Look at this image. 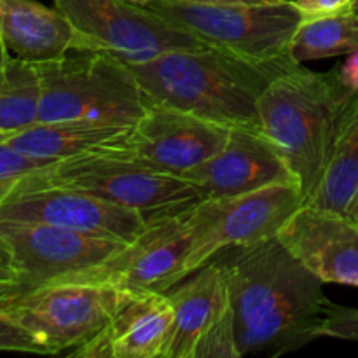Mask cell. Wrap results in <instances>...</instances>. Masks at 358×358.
<instances>
[{
    "label": "cell",
    "mask_w": 358,
    "mask_h": 358,
    "mask_svg": "<svg viewBox=\"0 0 358 358\" xmlns=\"http://www.w3.org/2000/svg\"><path fill=\"white\" fill-rule=\"evenodd\" d=\"M21 292V285L17 282L0 283V352H23L45 355L44 348L31 338L28 332L17 327L3 313V308L16 294Z\"/></svg>",
    "instance_id": "603a6c76"
},
{
    "label": "cell",
    "mask_w": 358,
    "mask_h": 358,
    "mask_svg": "<svg viewBox=\"0 0 358 358\" xmlns=\"http://www.w3.org/2000/svg\"><path fill=\"white\" fill-rule=\"evenodd\" d=\"M357 98L339 66L313 72L303 65L276 77L259 98L261 131L296 175L304 201L324 178Z\"/></svg>",
    "instance_id": "3957f363"
},
{
    "label": "cell",
    "mask_w": 358,
    "mask_h": 358,
    "mask_svg": "<svg viewBox=\"0 0 358 358\" xmlns=\"http://www.w3.org/2000/svg\"><path fill=\"white\" fill-rule=\"evenodd\" d=\"M320 338L358 341V308L341 306L327 299L324 308Z\"/></svg>",
    "instance_id": "d4e9b609"
},
{
    "label": "cell",
    "mask_w": 358,
    "mask_h": 358,
    "mask_svg": "<svg viewBox=\"0 0 358 358\" xmlns=\"http://www.w3.org/2000/svg\"><path fill=\"white\" fill-rule=\"evenodd\" d=\"M353 9L358 10V0H355V3H353Z\"/></svg>",
    "instance_id": "e575fe53"
},
{
    "label": "cell",
    "mask_w": 358,
    "mask_h": 358,
    "mask_svg": "<svg viewBox=\"0 0 358 358\" xmlns=\"http://www.w3.org/2000/svg\"><path fill=\"white\" fill-rule=\"evenodd\" d=\"M128 2L138 3V6H149V2H150V0H128Z\"/></svg>",
    "instance_id": "d6a6232c"
},
{
    "label": "cell",
    "mask_w": 358,
    "mask_h": 358,
    "mask_svg": "<svg viewBox=\"0 0 358 358\" xmlns=\"http://www.w3.org/2000/svg\"><path fill=\"white\" fill-rule=\"evenodd\" d=\"M86 37L87 51H101L126 63L152 59L173 49L210 48L147 6L128 0H52Z\"/></svg>",
    "instance_id": "9c48e42d"
},
{
    "label": "cell",
    "mask_w": 358,
    "mask_h": 358,
    "mask_svg": "<svg viewBox=\"0 0 358 358\" xmlns=\"http://www.w3.org/2000/svg\"><path fill=\"white\" fill-rule=\"evenodd\" d=\"M147 7L191 31L210 48L261 63L290 58V44L303 23V14L294 0L268 3L150 0Z\"/></svg>",
    "instance_id": "5b68a950"
},
{
    "label": "cell",
    "mask_w": 358,
    "mask_h": 358,
    "mask_svg": "<svg viewBox=\"0 0 358 358\" xmlns=\"http://www.w3.org/2000/svg\"><path fill=\"white\" fill-rule=\"evenodd\" d=\"M299 65L292 56L261 63L215 48L173 49L147 62L128 63L152 103L231 128L254 129H261L257 105L266 87Z\"/></svg>",
    "instance_id": "7a4b0ae2"
},
{
    "label": "cell",
    "mask_w": 358,
    "mask_h": 358,
    "mask_svg": "<svg viewBox=\"0 0 358 358\" xmlns=\"http://www.w3.org/2000/svg\"><path fill=\"white\" fill-rule=\"evenodd\" d=\"M276 240L324 283L358 287V226L343 213L301 205Z\"/></svg>",
    "instance_id": "9a60e30c"
},
{
    "label": "cell",
    "mask_w": 358,
    "mask_h": 358,
    "mask_svg": "<svg viewBox=\"0 0 358 358\" xmlns=\"http://www.w3.org/2000/svg\"><path fill=\"white\" fill-rule=\"evenodd\" d=\"M173 325L163 358H194L199 343L234 313L226 266L213 257L166 290Z\"/></svg>",
    "instance_id": "e0dca14e"
},
{
    "label": "cell",
    "mask_w": 358,
    "mask_h": 358,
    "mask_svg": "<svg viewBox=\"0 0 358 358\" xmlns=\"http://www.w3.org/2000/svg\"><path fill=\"white\" fill-rule=\"evenodd\" d=\"M178 2H191V3H268V2H278V0H178Z\"/></svg>",
    "instance_id": "f1b7e54d"
},
{
    "label": "cell",
    "mask_w": 358,
    "mask_h": 358,
    "mask_svg": "<svg viewBox=\"0 0 358 358\" xmlns=\"http://www.w3.org/2000/svg\"><path fill=\"white\" fill-rule=\"evenodd\" d=\"M339 77L346 87L358 91V49L346 55L345 63L339 66Z\"/></svg>",
    "instance_id": "4316f807"
},
{
    "label": "cell",
    "mask_w": 358,
    "mask_h": 358,
    "mask_svg": "<svg viewBox=\"0 0 358 358\" xmlns=\"http://www.w3.org/2000/svg\"><path fill=\"white\" fill-rule=\"evenodd\" d=\"M294 3L303 14V20H315L353 9L355 0H294Z\"/></svg>",
    "instance_id": "484cf974"
},
{
    "label": "cell",
    "mask_w": 358,
    "mask_h": 358,
    "mask_svg": "<svg viewBox=\"0 0 358 358\" xmlns=\"http://www.w3.org/2000/svg\"><path fill=\"white\" fill-rule=\"evenodd\" d=\"M0 37L13 58L41 63L63 58L87 41L58 9L37 0H0Z\"/></svg>",
    "instance_id": "ac0fdd59"
},
{
    "label": "cell",
    "mask_w": 358,
    "mask_h": 358,
    "mask_svg": "<svg viewBox=\"0 0 358 358\" xmlns=\"http://www.w3.org/2000/svg\"><path fill=\"white\" fill-rule=\"evenodd\" d=\"M191 210L150 220L143 233L107 261L62 280L103 283L126 292H166L189 276L194 238Z\"/></svg>",
    "instance_id": "30bf717a"
},
{
    "label": "cell",
    "mask_w": 358,
    "mask_h": 358,
    "mask_svg": "<svg viewBox=\"0 0 358 358\" xmlns=\"http://www.w3.org/2000/svg\"><path fill=\"white\" fill-rule=\"evenodd\" d=\"M38 98L37 65L10 58L0 72V131L14 135L38 122Z\"/></svg>",
    "instance_id": "7402d4cb"
},
{
    "label": "cell",
    "mask_w": 358,
    "mask_h": 358,
    "mask_svg": "<svg viewBox=\"0 0 358 358\" xmlns=\"http://www.w3.org/2000/svg\"><path fill=\"white\" fill-rule=\"evenodd\" d=\"M303 203L297 184H273L247 194L199 201L191 210L194 238L189 275L227 248L250 247L276 238Z\"/></svg>",
    "instance_id": "ba28073f"
},
{
    "label": "cell",
    "mask_w": 358,
    "mask_h": 358,
    "mask_svg": "<svg viewBox=\"0 0 358 358\" xmlns=\"http://www.w3.org/2000/svg\"><path fill=\"white\" fill-rule=\"evenodd\" d=\"M0 240L9 250L21 290L101 264L126 245L114 238L16 219H0Z\"/></svg>",
    "instance_id": "8fae6325"
},
{
    "label": "cell",
    "mask_w": 358,
    "mask_h": 358,
    "mask_svg": "<svg viewBox=\"0 0 358 358\" xmlns=\"http://www.w3.org/2000/svg\"><path fill=\"white\" fill-rule=\"evenodd\" d=\"M131 292L94 282L56 280L21 290L3 313L44 348L45 355L73 352L103 331Z\"/></svg>",
    "instance_id": "8992f818"
},
{
    "label": "cell",
    "mask_w": 358,
    "mask_h": 358,
    "mask_svg": "<svg viewBox=\"0 0 358 358\" xmlns=\"http://www.w3.org/2000/svg\"><path fill=\"white\" fill-rule=\"evenodd\" d=\"M34 177L45 184L76 189L135 210L149 222L185 212L205 199L187 178L150 170L114 154L62 159Z\"/></svg>",
    "instance_id": "52a82bcc"
},
{
    "label": "cell",
    "mask_w": 358,
    "mask_h": 358,
    "mask_svg": "<svg viewBox=\"0 0 358 358\" xmlns=\"http://www.w3.org/2000/svg\"><path fill=\"white\" fill-rule=\"evenodd\" d=\"M358 49V10L303 20L290 44L297 63L350 55Z\"/></svg>",
    "instance_id": "44dd1931"
},
{
    "label": "cell",
    "mask_w": 358,
    "mask_h": 358,
    "mask_svg": "<svg viewBox=\"0 0 358 358\" xmlns=\"http://www.w3.org/2000/svg\"><path fill=\"white\" fill-rule=\"evenodd\" d=\"M241 358L278 357L320 338L324 282L276 238L220 252Z\"/></svg>",
    "instance_id": "6da1fadb"
},
{
    "label": "cell",
    "mask_w": 358,
    "mask_h": 358,
    "mask_svg": "<svg viewBox=\"0 0 358 358\" xmlns=\"http://www.w3.org/2000/svg\"><path fill=\"white\" fill-rule=\"evenodd\" d=\"M55 163L58 161L30 156V154L9 145L7 140L0 143V180H21L28 175L48 170Z\"/></svg>",
    "instance_id": "cb8c5ba5"
},
{
    "label": "cell",
    "mask_w": 358,
    "mask_h": 358,
    "mask_svg": "<svg viewBox=\"0 0 358 358\" xmlns=\"http://www.w3.org/2000/svg\"><path fill=\"white\" fill-rule=\"evenodd\" d=\"M7 282H17V275L16 269H14L9 250H7V247L3 245V241L0 240V283Z\"/></svg>",
    "instance_id": "83f0119b"
},
{
    "label": "cell",
    "mask_w": 358,
    "mask_h": 358,
    "mask_svg": "<svg viewBox=\"0 0 358 358\" xmlns=\"http://www.w3.org/2000/svg\"><path fill=\"white\" fill-rule=\"evenodd\" d=\"M229 133L231 126L149 101L145 114L133 124L126 147L114 156L184 177L215 156L226 145Z\"/></svg>",
    "instance_id": "4fadbf2b"
},
{
    "label": "cell",
    "mask_w": 358,
    "mask_h": 358,
    "mask_svg": "<svg viewBox=\"0 0 358 358\" xmlns=\"http://www.w3.org/2000/svg\"><path fill=\"white\" fill-rule=\"evenodd\" d=\"M345 215L358 226V189H357L355 194H353V198H352V201H350L348 208H346Z\"/></svg>",
    "instance_id": "f546056e"
},
{
    "label": "cell",
    "mask_w": 358,
    "mask_h": 358,
    "mask_svg": "<svg viewBox=\"0 0 358 358\" xmlns=\"http://www.w3.org/2000/svg\"><path fill=\"white\" fill-rule=\"evenodd\" d=\"M0 219L35 220L124 243L135 240L149 226V220L140 212L87 192L45 184L34 175L17 182L0 205Z\"/></svg>",
    "instance_id": "7c38bea8"
},
{
    "label": "cell",
    "mask_w": 358,
    "mask_h": 358,
    "mask_svg": "<svg viewBox=\"0 0 358 358\" xmlns=\"http://www.w3.org/2000/svg\"><path fill=\"white\" fill-rule=\"evenodd\" d=\"M173 325L166 292H131L103 331L69 357L163 358Z\"/></svg>",
    "instance_id": "2e32d148"
},
{
    "label": "cell",
    "mask_w": 358,
    "mask_h": 358,
    "mask_svg": "<svg viewBox=\"0 0 358 358\" xmlns=\"http://www.w3.org/2000/svg\"><path fill=\"white\" fill-rule=\"evenodd\" d=\"M205 199L247 194L273 184H297L280 150L261 129L234 126L226 145L184 175Z\"/></svg>",
    "instance_id": "5bb4252c"
},
{
    "label": "cell",
    "mask_w": 358,
    "mask_h": 358,
    "mask_svg": "<svg viewBox=\"0 0 358 358\" xmlns=\"http://www.w3.org/2000/svg\"><path fill=\"white\" fill-rule=\"evenodd\" d=\"M38 122L91 121L135 124L149 100L128 63L108 52L73 49L41 63Z\"/></svg>",
    "instance_id": "277c9868"
},
{
    "label": "cell",
    "mask_w": 358,
    "mask_h": 358,
    "mask_svg": "<svg viewBox=\"0 0 358 358\" xmlns=\"http://www.w3.org/2000/svg\"><path fill=\"white\" fill-rule=\"evenodd\" d=\"M10 58H13V56L9 55V51H7L6 44H3V41H2V37H0V72H3V70H6V66L9 65Z\"/></svg>",
    "instance_id": "1f68e13d"
},
{
    "label": "cell",
    "mask_w": 358,
    "mask_h": 358,
    "mask_svg": "<svg viewBox=\"0 0 358 358\" xmlns=\"http://www.w3.org/2000/svg\"><path fill=\"white\" fill-rule=\"evenodd\" d=\"M20 180H0V205L6 201L7 196L14 191V187L17 185Z\"/></svg>",
    "instance_id": "4dcf8cb0"
},
{
    "label": "cell",
    "mask_w": 358,
    "mask_h": 358,
    "mask_svg": "<svg viewBox=\"0 0 358 358\" xmlns=\"http://www.w3.org/2000/svg\"><path fill=\"white\" fill-rule=\"evenodd\" d=\"M133 124H107L91 121L35 122L14 133L7 143L30 156L72 159L91 154H115L126 147Z\"/></svg>",
    "instance_id": "d6986e66"
},
{
    "label": "cell",
    "mask_w": 358,
    "mask_h": 358,
    "mask_svg": "<svg viewBox=\"0 0 358 358\" xmlns=\"http://www.w3.org/2000/svg\"><path fill=\"white\" fill-rule=\"evenodd\" d=\"M9 133H3V131H0V143H2V142H6V140L7 138H9Z\"/></svg>",
    "instance_id": "836d02e7"
},
{
    "label": "cell",
    "mask_w": 358,
    "mask_h": 358,
    "mask_svg": "<svg viewBox=\"0 0 358 358\" xmlns=\"http://www.w3.org/2000/svg\"><path fill=\"white\" fill-rule=\"evenodd\" d=\"M358 189V98L338 138L331 161L313 194L303 205L320 206L345 215Z\"/></svg>",
    "instance_id": "ffe728a7"
}]
</instances>
